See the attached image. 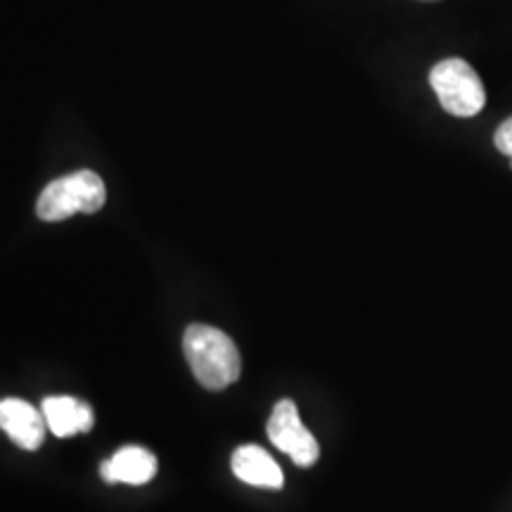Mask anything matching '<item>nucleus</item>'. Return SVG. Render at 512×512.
I'll return each instance as SVG.
<instances>
[{"label":"nucleus","mask_w":512,"mask_h":512,"mask_svg":"<svg viewBox=\"0 0 512 512\" xmlns=\"http://www.w3.org/2000/svg\"><path fill=\"white\" fill-rule=\"evenodd\" d=\"M183 351L192 375L202 387L221 392L240 377V351L226 332L211 325H190L183 337Z\"/></svg>","instance_id":"1"},{"label":"nucleus","mask_w":512,"mask_h":512,"mask_svg":"<svg viewBox=\"0 0 512 512\" xmlns=\"http://www.w3.org/2000/svg\"><path fill=\"white\" fill-rule=\"evenodd\" d=\"M233 465L235 477L242 479V482L249 486H261V489H283L285 479L283 470L275 460L268 456L261 446L247 444L240 446L238 451L233 453Z\"/></svg>","instance_id":"8"},{"label":"nucleus","mask_w":512,"mask_h":512,"mask_svg":"<svg viewBox=\"0 0 512 512\" xmlns=\"http://www.w3.org/2000/svg\"><path fill=\"white\" fill-rule=\"evenodd\" d=\"M100 475L110 484H147L157 475V458L143 446H124L102 463Z\"/></svg>","instance_id":"6"},{"label":"nucleus","mask_w":512,"mask_h":512,"mask_svg":"<svg viewBox=\"0 0 512 512\" xmlns=\"http://www.w3.org/2000/svg\"><path fill=\"white\" fill-rule=\"evenodd\" d=\"M430 86L437 93L441 107L453 117H475L484 110L486 91L479 74L460 57H446L434 64Z\"/></svg>","instance_id":"3"},{"label":"nucleus","mask_w":512,"mask_h":512,"mask_svg":"<svg viewBox=\"0 0 512 512\" xmlns=\"http://www.w3.org/2000/svg\"><path fill=\"white\" fill-rule=\"evenodd\" d=\"M107 200V190L95 171H76L46 185L36 202V214L43 221H64L76 211L95 214Z\"/></svg>","instance_id":"2"},{"label":"nucleus","mask_w":512,"mask_h":512,"mask_svg":"<svg viewBox=\"0 0 512 512\" xmlns=\"http://www.w3.org/2000/svg\"><path fill=\"white\" fill-rule=\"evenodd\" d=\"M268 439L271 444L290 456L299 467L316 465L320 456V446L313 434L306 430L302 418H299L297 403L290 399H283L275 403L271 418L266 425Z\"/></svg>","instance_id":"4"},{"label":"nucleus","mask_w":512,"mask_h":512,"mask_svg":"<svg viewBox=\"0 0 512 512\" xmlns=\"http://www.w3.org/2000/svg\"><path fill=\"white\" fill-rule=\"evenodd\" d=\"M494 143L498 147V152H503L505 157H512V117L505 119L501 126H498Z\"/></svg>","instance_id":"9"},{"label":"nucleus","mask_w":512,"mask_h":512,"mask_svg":"<svg viewBox=\"0 0 512 512\" xmlns=\"http://www.w3.org/2000/svg\"><path fill=\"white\" fill-rule=\"evenodd\" d=\"M48 430L55 437H76L93 430V411L88 403L74 396H48L41 406Z\"/></svg>","instance_id":"7"},{"label":"nucleus","mask_w":512,"mask_h":512,"mask_svg":"<svg viewBox=\"0 0 512 512\" xmlns=\"http://www.w3.org/2000/svg\"><path fill=\"white\" fill-rule=\"evenodd\" d=\"M0 430L24 451H36L46 439L43 411L22 399H0Z\"/></svg>","instance_id":"5"},{"label":"nucleus","mask_w":512,"mask_h":512,"mask_svg":"<svg viewBox=\"0 0 512 512\" xmlns=\"http://www.w3.org/2000/svg\"><path fill=\"white\" fill-rule=\"evenodd\" d=\"M510 162H512V157H510Z\"/></svg>","instance_id":"10"}]
</instances>
